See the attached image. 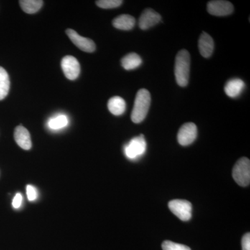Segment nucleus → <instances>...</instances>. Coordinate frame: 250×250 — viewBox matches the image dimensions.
Wrapping results in <instances>:
<instances>
[{"label":"nucleus","instance_id":"obj_1","mask_svg":"<svg viewBox=\"0 0 250 250\" xmlns=\"http://www.w3.org/2000/svg\"><path fill=\"white\" fill-rule=\"evenodd\" d=\"M190 67V54L186 49L179 51L176 57L174 65V75L179 86L185 87L188 83Z\"/></svg>","mask_w":250,"mask_h":250},{"label":"nucleus","instance_id":"obj_2","mask_svg":"<svg viewBox=\"0 0 250 250\" xmlns=\"http://www.w3.org/2000/svg\"><path fill=\"white\" fill-rule=\"evenodd\" d=\"M151 104V95L147 90H139L135 98L134 106L131 113V121L140 123L144 121L149 111Z\"/></svg>","mask_w":250,"mask_h":250},{"label":"nucleus","instance_id":"obj_3","mask_svg":"<svg viewBox=\"0 0 250 250\" xmlns=\"http://www.w3.org/2000/svg\"><path fill=\"white\" fill-rule=\"evenodd\" d=\"M233 178L241 187H248L250 183V161L248 158L240 159L233 169Z\"/></svg>","mask_w":250,"mask_h":250},{"label":"nucleus","instance_id":"obj_4","mask_svg":"<svg viewBox=\"0 0 250 250\" xmlns=\"http://www.w3.org/2000/svg\"><path fill=\"white\" fill-rule=\"evenodd\" d=\"M147 143L144 136L135 137L131 139L129 143L125 147V154L128 159L134 160L141 157L146 152Z\"/></svg>","mask_w":250,"mask_h":250},{"label":"nucleus","instance_id":"obj_5","mask_svg":"<svg viewBox=\"0 0 250 250\" xmlns=\"http://www.w3.org/2000/svg\"><path fill=\"white\" fill-rule=\"evenodd\" d=\"M171 211L182 221H188L192 217V205L183 200H174L169 202Z\"/></svg>","mask_w":250,"mask_h":250},{"label":"nucleus","instance_id":"obj_6","mask_svg":"<svg viewBox=\"0 0 250 250\" xmlns=\"http://www.w3.org/2000/svg\"><path fill=\"white\" fill-rule=\"evenodd\" d=\"M197 136L196 125L192 123H188L181 126L177 134V140L181 146H188L195 141Z\"/></svg>","mask_w":250,"mask_h":250},{"label":"nucleus","instance_id":"obj_7","mask_svg":"<svg viewBox=\"0 0 250 250\" xmlns=\"http://www.w3.org/2000/svg\"><path fill=\"white\" fill-rule=\"evenodd\" d=\"M207 11L212 16H226L232 14L233 6L228 1L213 0L207 4Z\"/></svg>","mask_w":250,"mask_h":250},{"label":"nucleus","instance_id":"obj_8","mask_svg":"<svg viewBox=\"0 0 250 250\" xmlns=\"http://www.w3.org/2000/svg\"><path fill=\"white\" fill-rule=\"evenodd\" d=\"M66 34L68 36L69 39L73 42V44H75L79 49L83 51V52L91 53L96 49V46H95L93 41L79 35L76 31L73 30V29H67Z\"/></svg>","mask_w":250,"mask_h":250},{"label":"nucleus","instance_id":"obj_9","mask_svg":"<svg viewBox=\"0 0 250 250\" xmlns=\"http://www.w3.org/2000/svg\"><path fill=\"white\" fill-rule=\"evenodd\" d=\"M62 67L65 77L68 80H75L80 75V62L72 56H66L62 59Z\"/></svg>","mask_w":250,"mask_h":250},{"label":"nucleus","instance_id":"obj_10","mask_svg":"<svg viewBox=\"0 0 250 250\" xmlns=\"http://www.w3.org/2000/svg\"><path fill=\"white\" fill-rule=\"evenodd\" d=\"M161 21L160 14L152 9H147L143 11L139 18V25L143 30L154 27Z\"/></svg>","mask_w":250,"mask_h":250},{"label":"nucleus","instance_id":"obj_11","mask_svg":"<svg viewBox=\"0 0 250 250\" xmlns=\"http://www.w3.org/2000/svg\"><path fill=\"white\" fill-rule=\"evenodd\" d=\"M199 50L202 57L209 58L214 50V42L209 34L202 32L199 39Z\"/></svg>","mask_w":250,"mask_h":250},{"label":"nucleus","instance_id":"obj_12","mask_svg":"<svg viewBox=\"0 0 250 250\" xmlns=\"http://www.w3.org/2000/svg\"><path fill=\"white\" fill-rule=\"evenodd\" d=\"M14 139L18 146L23 149L29 150L31 148V136L28 130L23 126H18L15 129Z\"/></svg>","mask_w":250,"mask_h":250},{"label":"nucleus","instance_id":"obj_13","mask_svg":"<svg viewBox=\"0 0 250 250\" xmlns=\"http://www.w3.org/2000/svg\"><path fill=\"white\" fill-rule=\"evenodd\" d=\"M245 83L240 79H233L229 81L225 86V93L230 98H235L239 96L245 88Z\"/></svg>","mask_w":250,"mask_h":250},{"label":"nucleus","instance_id":"obj_14","mask_svg":"<svg viewBox=\"0 0 250 250\" xmlns=\"http://www.w3.org/2000/svg\"><path fill=\"white\" fill-rule=\"evenodd\" d=\"M135 24V18L127 14L121 15L113 21V27L121 30H131L134 27Z\"/></svg>","mask_w":250,"mask_h":250},{"label":"nucleus","instance_id":"obj_15","mask_svg":"<svg viewBox=\"0 0 250 250\" xmlns=\"http://www.w3.org/2000/svg\"><path fill=\"white\" fill-rule=\"evenodd\" d=\"M108 108L112 114L115 116H121L126 110V103L124 99L119 96L113 97L108 100Z\"/></svg>","mask_w":250,"mask_h":250},{"label":"nucleus","instance_id":"obj_16","mask_svg":"<svg viewBox=\"0 0 250 250\" xmlns=\"http://www.w3.org/2000/svg\"><path fill=\"white\" fill-rule=\"evenodd\" d=\"M142 59L136 53H129L122 59V65L125 70H131L137 68L142 64Z\"/></svg>","mask_w":250,"mask_h":250},{"label":"nucleus","instance_id":"obj_17","mask_svg":"<svg viewBox=\"0 0 250 250\" xmlns=\"http://www.w3.org/2000/svg\"><path fill=\"white\" fill-rule=\"evenodd\" d=\"M19 2L23 11L29 14L38 12L43 4L41 0H21Z\"/></svg>","mask_w":250,"mask_h":250},{"label":"nucleus","instance_id":"obj_18","mask_svg":"<svg viewBox=\"0 0 250 250\" xmlns=\"http://www.w3.org/2000/svg\"><path fill=\"white\" fill-rule=\"evenodd\" d=\"M10 88V79L7 72L0 66V100L7 96Z\"/></svg>","mask_w":250,"mask_h":250},{"label":"nucleus","instance_id":"obj_19","mask_svg":"<svg viewBox=\"0 0 250 250\" xmlns=\"http://www.w3.org/2000/svg\"><path fill=\"white\" fill-rule=\"evenodd\" d=\"M68 118L65 115L54 117L48 122V126L51 129L58 130L65 127L68 125Z\"/></svg>","mask_w":250,"mask_h":250},{"label":"nucleus","instance_id":"obj_20","mask_svg":"<svg viewBox=\"0 0 250 250\" xmlns=\"http://www.w3.org/2000/svg\"><path fill=\"white\" fill-rule=\"evenodd\" d=\"M123 2L121 0H99L96 4L102 9H114L121 6Z\"/></svg>","mask_w":250,"mask_h":250},{"label":"nucleus","instance_id":"obj_21","mask_svg":"<svg viewBox=\"0 0 250 250\" xmlns=\"http://www.w3.org/2000/svg\"><path fill=\"white\" fill-rule=\"evenodd\" d=\"M162 249L163 250H191L187 246L170 241H164L163 243Z\"/></svg>","mask_w":250,"mask_h":250},{"label":"nucleus","instance_id":"obj_22","mask_svg":"<svg viewBox=\"0 0 250 250\" xmlns=\"http://www.w3.org/2000/svg\"><path fill=\"white\" fill-rule=\"evenodd\" d=\"M27 195L28 200L29 201L33 202L36 200L38 196V192L36 189L31 185L27 186Z\"/></svg>","mask_w":250,"mask_h":250},{"label":"nucleus","instance_id":"obj_23","mask_svg":"<svg viewBox=\"0 0 250 250\" xmlns=\"http://www.w3.org/2000/svg\"><path fill=\"white\" fill-rule=\"evenodd\" d=\"M242 248L243 250H250V233L244 235L242 239Z\"/></svg>","mask_w":250,"mask_h":250},{"label":"nucleus","instance_id":"obj_24","mask_svg":"<svg viewBox=\"0 0 250 250\" xmlns=\"http://www.w3.org/2000/svg\"><path fill=\"white\" fill-rule=\"evenodd\" d=\"M22 196L21 193H17L13 200L12 205L14 208H19L22 205Z\"/></svg>","mask_w":250,"mask_h":250}]
</instances>
